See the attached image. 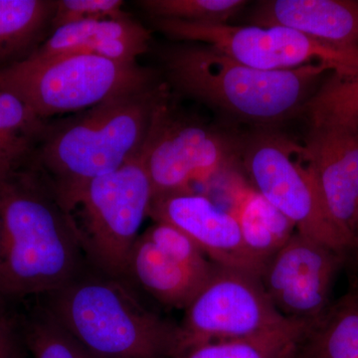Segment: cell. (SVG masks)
Listing matches in <instances>:
<instances>
[{"mask_svg":"<svg viewBox=\"0 0 358 358\" xmlns=\"http://www.w3.org/2000/svg\"><path fill=\"white\" fill-rule=\"evenodd\" d=\"M0 298H38L88 273L72 217L36 169L0 182Z\"/></svg>","mask_w":358,"mask_h":358,"instance_id":"1","label":"cell"},{"mask_svg":"<svg viewBox=\"0 0 358 358\" xmlns=\"http://www.w3.org/2000/svg\"><path fill=\"white\" fill-rule=\"evenodd\" d=\"M169 92L160 81L48 122L33 169L46 179L66 210L92 180L141 154L157 106Z\"/></svg>","mask_w":358,"mask_h":358,"instance_id":"2","label":"cell"},{"mask_svg":"<svg viewBox=\"0 0 358 358\" xmlns=\"http://www.w3.org/2000/svg\"><path fill=\"white\" fill-rule=\"evenodd\" d=\"M159 54L169 88L257 129H272L301 115L329 72L319 64L256 69L209 45L193 42L167 47Z\"/></svg>","mask_w":358,"mask_h":358,"instance_id":"3","label":"cell"},{"mask_svg":"<svg viewBox=\"0 0 358 358\" xmlns=\"http://www.w3.org/2000/svg\"><path fill=\"white\" fill-rule=\"evenodd\" d=\"M126 282L86 273L41 303L96 358H178V326L143 307Z\"/></svg>","mask_w":358,"mask_h":358,"instance_id":"4","label":"cell"},{"mask_svg":"<svg viewBox=\"0 0 358 358\" xmlns=\"http://www.w3.org/2000/svg\"><path fill=\"white\" fill-rule=\"evenodd\" d=\"M162 81L157 71L88 54L26 60L0 70V91L20 99L41 119L82 112L114 96Z\"/></svg>","mask_w":358,"mask_h":358,"instance_id":"5","label":"cell"},{"mask_svg":"<svg viewBox=\"0 0 358 358\" xmlns=\"http://www.w3.org/2000/svg\"><path fill=\"white\" fill-rule=\"evenodd\" d=\"M240 166L249 185L282 212L296 232L348 254L352 241L334 222L305 145L273 129L240 136Z\"/></svg>","mask_w":358,"mask_h":358,"instance_id":"6","label":"cell"},{"mask_svg":"<svg viewBox=\"0 0 358 358\" xmlns=\"http://www.w3.org/2000/svg\"><path fill=\"white\" fill-rule=\"evenodd\" d=\"M152 199L141 154L80 192L69 213L87 262L96 273L127 281L131 251Z\"/></svg>","mask_w":358,"mask_h":358,"instance_id":"7","label":"cell"},{"mask_svg":"<svg viewBox=\"0 0 358 358\" xmlns=\"http://www.w3.org/2000/svg\"><path fill=\"white\" fill-rule=\"evenodd\" d=\"M171 92L157 106L141 155L154 199L194 190L239 162L240 136L178 112Z\"/></svg>","mask_w":358,"mask_h":358,"instance_id":"8","label":"cell"},{"mask_svg":"<svg viewBox=\"0 0 358 358\" xmlns=\"http://www.w3.org/2000/svg\"><path fill=\"white\" fill-rule=\"evenodd\" d=\"M162 34L176 41L209 45L256 69L293 70L324 66L334 75L358 76V47L338 46L282 26L200 24L152 18Z\"/></svg>","mask_w":358,"mask_h":358,"instance_id":"9","label":"cell"},{"mask_svg":"<svg viewBox=\"0 0 358 358\" xmlns=\"http://www.w3.org/2000/svg\"><path fill=\"white\" fill-rule=\"evenodd\" d=\"M178 326V358L213 341L250 338L289 322L268 300L259 277L214 264Z\"/></svg>","mask_w":358,"mask_h":358,"instance_id":"10","label":"cell"},{"mask_svg":"<svg viewBox=\"0 0 358 358\" xmlns=\"http://www.w3.org/2000/svg\"><path fill=\"white\" fill-rule=\"evenodd\" d=\"M345 254L294 233L261 271L268 300L282 317L308 327L331 306V292Z\"/></svg>","mask_w":358,"mask_h":358,"instance_id":"11","label":"cell"},{"mask_svg":"<svg viewBox=\"0 0 358 358\" xmlns=\"http://www.w3.org/2000/svg\"><path fill=\"white\" fill-rule=\"evenodd\" d=\"M148 217L182 231L215 265L260 277L263 265L247 249L236 218L207 195L192 190L155 197Z\"/></svg>","mask_w":358,"mask_h":358,"instance_id":"12","label":"cell"},{"mask_svg":"<svg viewBox=\"0 0 358 358\" xmlns=\"http://www.w3.org/2000/svg\"><path fill=\"white\" fill-rule=\"evenodd\" d=\"M303 145L327 209L353 245L358 217V131L310 127Z\"/></svg>","mask_w":358,"mask_h":358,"instance_id":"13","label":"cell"},{"mask_svg":"<svg viewBox=\"0 0 358 358\" xmlns=\"http://www.w3.org/2000/svg\"><path fill=\"white\" fill-rule=\"evenodd\" d=\"M150 30L131 16L83 21L61 26L32 54L29 60L88 54L117 62L136 63L150 46Z\"/></svg>","mask_w":358,"mask_h":358,"instance_id":"14","label":"cell"},{"mask_svg":"<svg viewBox=\"0 0 358 358\" xmlns=\"http://www.w3.org/2000/svg\"><path fill=\"white\" fill-rule=\"evenodd\" d=\"M250 25L282 26L313 39L358 47L357 0H265L251 11Z\"/></svg>","mask_w":358,"mask_h":358,"instance_id":"15","label":"cell"},{"mask_svg":"<svg viewBox=\"0 0 358 358\" xmlns=\"http://www.w3.org/2000/svg\"><path fill=\"white\" fill-rule=\"evenodd\" d=\"M159 303L185 310L209 278L201 277L162 253L143 234L129 263V277Z\"/></svg>","mask_w":358,"mask_h":358,"instance_id":"16","label":"cell"},{"mask_svg":"<svg viewBox=\"0 0 358 358\" xmlns=\"http://www.w3.org/2000/svg\"><path fill=\"white\" fill-rule=\"evenodd\" d=\"M229 194V211L239 224L244 243L264 267L293 236L296 227L249 183L235 181Z\"/></svg>","mask_w":358,"mask_h":358,"instance_id":"17","label":"cell"},{"mask_svg":"<svg viewBox=\"0 0 358 358\" xmlns=\"http://www.w3.org/2000/svg\"><path fill=\"white\" fill-rule=\"evenodd\" d=\"M48 128L15 96L0 91V182L34 167Z\"/></svg>","mask_w":358,"mask_h":358,"instance_id":"18","label":"cell"},{"mask_svg":"<svg viewBox=\"0 0 358 358\" xmlns=\"http://www.w3.org/2000/svg\"><path fill=\"white\" fill-rule=\"evenodd\" d=\"M54 0H0V70L22 62L48 38Z\"/></svg>","mask_w":358,"mask_h":358,"instance_id":"19","label":"cell"},{"mask_svg":"<svg viewBox=\"0 0 358 358\" xmlns=\"http://www.w3.org/2000/svg\"><path fill=\"white\" fill-rule=\"evenodd\" d=\"M299 358H358V289L331 303L298 345Z\"/></svg>","mask_w":358,"mask_h":358,"instance_id":"20","label":"cell"},{"mask_svg":"<svg viewBox=\"0 0 358 358\" xmlns=\"http://www.w3.org/2000/svg\"><path fill=\"white\" fill-rule=\"evenodd\" d=\"M16 326L32 358H96L42 303L27 307ZM15 324V322H14Z\"/></svg>","mask_w":358,"mask_h":358,"instance_id":"21","label":"cell"},{"mask_svg":"<svg viewBox=\"0 0 358 358\" xmlns=\"http://www.w3.org/2000/svg\"><path fill=\"white\" fill-rule=\"evenodd\" d=\"M308 324L289 320L250 338L213 341L196 346L182 358H277L298 345L308 329Z\"/></svg>","mask_w":358,"mask_h":358,"instance_id":"22","label":"cell"},{"mask_svg":"<svg viewBox=\"0 0 358 358\" xmlns=\"http://www.w3.org/2000/svg\"><path fill=\"white\" fill-rule=\"evenodd\" d=\"M301 115L310 127L358 131V76L331 75L306 103Z\"/></svg>","mask_w":358,"mask_h":358,"instance_id":"23","label":"cell"},{"mask_svg":"<svg viewBox=\"0 0 358 358\" xmlns=\"http://www.w3.org/2000/svg\"><path fill=\"white\" fill-rule=\"evenodd\" d=\"M136 3L152 18L200 24H227L247 6L244 0H143Z\"/></svg>","mask_w":358,"mask_h":358,"instance_id":"24","label":"cell"},{"mask_svg":"<svg viewBox=\"0 0 358 358\" xmlns=\"http://www.w3.org/2000/svg\"><path fill=\"white\" fill-rule=\"evenodd\" d=\"M162 253L201 277H210L214 264L185 233L171 224L157 221L143 233Z\"/></svg>","mask_w":358,"mask_h":358,"instance_id":"25","label":"cell"},{"mask_svg":"<svg viewBox=\"0 0 358 358\" xmlns=\"http://www.w3.org/2000/svg\"><path fill=\"white\" fill-rule=\"evenodd\" d=\"M124 6L122 0H56L52 31L71 23L126 17Z\"/></svg>","mask_w":358,"mask_h":358,"instance_id":"26","label":"cell"},{"mask_svg":"<svg viewBox=\"0 0 358 358\" xmlns=\"http://www.w3.org/2000/svg\"><path fill=\"white\" fill-rule=\"evenodd\" d=\"M14 322L6 315L0 317V358H18Z\"/></svg>","mask_w":358,"mask_h":358,"instance_id":"27","label":"cell"},{"mask_svg":"<svg viewBox=\"0 0 358 358\" xmlns=\"http://www.w3.org/2000/svg\"><path fill=\"white\" fill-rule=\"evenodd\" d=\"M298 345L293 346V348H289L288 350H286V352L282 353V355L277 358H299Z\"/></svg>","mask_w":358,"mask_h":358,"instance_id":"28","label":"cell"},{"mask_svg":"<svg viewBox=\"0 0 358 358\" xmlns=\"http://www.w3.org/2000/svg\"><path fill=\"white\" fill-rule=\"evenodd\" d=\"M353 248L358 252V217L355 223V231H353Z\"/></svg>","mask_w":358,"mask_h":358,"instance_id":"29","label":"cell"},{"mask_svg":"<svg viewBox=\"0 0 358 358\" xmlns=\"http://www.w3.org/2000/svg\"><path fill=\"white\" fill-rule=\"evenodd\" d=\"M0 229H1V214H0Z\"/></svg>","mask_w":358,"mask_h":358,"instance_id":"30","label":"cell"},{"mask_svg":"<svg viewBox=\"0 0 358 358\" xmlns=\"http://www.w3.org/2000/svg\"><path fill=\"white\" fill-rule=\"evenodd\" d=\"M1 315H2V313H0V317H1Z\"/></svg>","mask_w":358,"mask_h":358,"instance_id":"31","label":"cell"}]
</instances>
